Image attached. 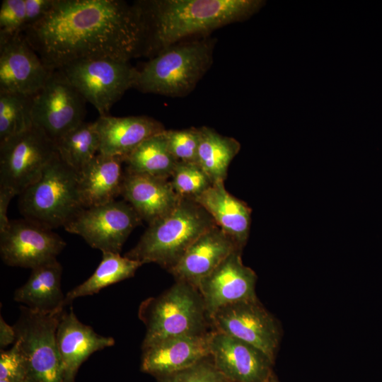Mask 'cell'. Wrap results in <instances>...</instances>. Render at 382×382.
I'll return each instance as SVG.
<instances>
[{
    "label": "cell",
    "instance_id": "obj_1",
    "mask_svg": "<svg viewBox=\"0 0 382 382\" xmlns=\"http://www.w3.org/2000/svg\"><path fill=\"white\" fill-rule=\"evenodd\" d=\"M22 34L51 71L84 59L129 61L143 54L145 37L139 4L120 0H55Z\"/></svg>",
    "mask_w": 382,
    "mask_h": 382
},
{
    "label": "cell",
    "instance_id": "obj_2",
    "mask_svg": "<svg viewBox=\"0 0 382 382\" xmlns=\"http://www.w3.org/2000/svg\"><path fill=\"white\" fill-rule=\"evenodd\" d=\"M262 0H154L139 1L144 23V54L155 56L183 39L248 19Z\"/></svg>",
    "mask_w": 382,
    "mask_h": 382
},
{
    "label": "cell",
    "instance_id": "obj_3",
    "mask_svg": "<svg viewBox=\"0 0 382 382\" xmlns=\"http://www.w3.org/2000/svg\"><path fill=\"white\" fill-rule=\"evenodd\" d=\"M215 225L195 199L180 197L172 212L149 224L137 244L124 256L142 265L156 263L168 271L202 234Z\"/></svg>",
    "mask_w": 382,
    "mask_h": 382
},
{
    "label": "cell",
    "instance_id": "obj_4",
    "mask_svg": "<svg viewBox=\"0 0 382 382\" xmlns=\"http://www.w3.org/2000/svg\"><path fill=\"white\" fill-rule=\"evenodd\" d=\"M214 42L203 39L173 45L139 70L134 88L143 93L184 96L190 93L213 62Z\"/></svg>",
    "mask_w": 382,
    "mask_h": 382
},
{
    "label": "cell",
    "instance_id": "obj_5",
    "mask_svg": "<svg viewBox=\"0 0 382 382\" xmlns=\"http://www.w3.org/2000/svg\"><path fill=\"white\" fill-rule=\"evenodd\" d=\"M18 209L24 219L46 228L64 226L84 209L79 173L56 152L40 178L19 195Z\"/></svg>",
    "mask_w": 382,
    "mask_h": 382
},
{
    "label": "cell",
    "instance_id": "obj_6",
    "mask_svg": "<svg viewBox=\"0 0 382 382\" xmlns=\"http://www.w3.org/2000/svg\"><path fill=\"white\" fill-rule=\"evenodd\" d=\"M139 318L146 328L142 349L169 337L207 333L212 325L199 290L183 281L144 300Z\"/></svg>",
    "mask_w": 382,
    "mask_h": 382
},
{
    "label": "cell",
    "instance_id": "obj_7",
    "mask_svg": "<svg viewBox=\"0 0 382 382\" xmlns=\"http://www.w3.org/2000/svg\"><path fill=\"white\" fill-rule=\"evenodd\" d=\"M62 312L43 313L20 306L19 317L13 326L24 363L23 382H64L56 342Z\"/></svg>",
    "mask_w": 382,
    "mask_h": 382
},
{
    "label": "cell",
    "instance_id": "obj_8",
    "mask_svg": "<svg viewBox=\"0 0 382 382\" xmlns=\"http://www.w3.org/2000/svg\"><path fill=\"white\" fill-rule=\"evenodd\" d=\"M58 70L100 116L108 115L123 94L134 88L139 74L128 60L112 58L79 59Z\"/></svg>",
    "mask_w": 382,
    "mask_h": 382
},
{
    "label": "cell",
    "instance_id": "obj_9",
    "mask_svg": "<svg viewBox=\"0 0 382 382\" xmlns=\"http://www.w3.org/2000/svg\"><path fill=\"white\" fill-rule=\"evenodd\" d=\"M56 152L54 142L34 125L0 143V186L19 195L40 178Z\"/></svg>",
    "mask_w": 382,
    "mask_h": 382
},
{
    "label": "cell",
    "instance_id": "obj_10",
    "mask_svg": "<svg viewBox=\"0 0 382 382\" xmlns=\"http://www.w3.org/2000/svg\"><path fill=\"white\" fill-rule=\"evenodd\" d=\"M141 221L125 200H113L83 209L64 228L102 253H120L126 240Z\"/></svg>",
    "mask_w": 382,
    "mask_h": 382
},
{
    "label": "cell",
    "instance_id": "obj_11",
    "mask_svg": "<svg viewBox=\"0 0 382 382\" xmlns=\"http://www.w3.org/2000/svg\"><path fill=\"white\" fill-rule=\"evenodd\" d=\"M86 101L59 70L33 97V124L55 142L84 122Z\"/></svg>",
    "mask_w": 382,
    "mask_h": 382
},
{
    "label": "cell",
    "instance_id": "obj_12",
    "mask_svg": "<svg viewBox=\"0 0 382 382\" xmlns=\"http://www.w3.org/2000/svg\"><path fill=\"white\" fill-rule=\"evenodd\" d=\"M210 320L214 330L258 348L274 361L280 340L279 328L257 298L224 306Z\"/></svg>",
    "mask_w": 382,
    "mask_h": 382
},
{
    "label": "cell",
    "instance_id": "obj_13",
    "mask_svg": "<svg viewBox=\"0 0 382 382\" xmlns=\"http://www.w3.org/2000/svg\"><path fill=\"white\" fill-rule=\"evenodd\" d=\"M66 242L52 229L26 219L10 220L0 233V255L8 266L33 269L57 259Z\"/></svg>",
    "mask_w": 382,
    "mask_h": 382
},
{
    "label": "cell",
    "instance_id": "obj_14",
    "mask_svg": "<svg viewBox=\"0 0 382 382\" xmlns=\"http://www.w3.org/2000/svg\"><path fill=\"white\" fill-rule=\"evenodd\" d=\"M51 72L22 33L0 37V92L34 96Z\"/></svg>",
    "mask_w": 382,
    "mask_h": 382
},
{
    "label": "cell",
    "instance_id": "obj_15",
    "mask_svg": "<svg viewBox=\"0 0 382 382\" xmlns=\"http://www.w3.org/2000/svg\"><path fill=\"white\" fill-rule=\"evenodd\" d=\"M210 357L228 382H272V361L258 348L213 330Z\"/></svg>",
    "mask_w": 382,
    "mask_h": 382
},
{
    "label": "cell",
    "instance_id": "obj_16",
    "mask_svg": "<svg viewBox=\"0 0 382 382\" xmlns=\"http://www.w3.org/2000/svg\"><path fill=\"white\" fill-rule=\"evenodd\" d=\"M241 251L231 253L198 286L209 318L224 306L257 298V275L243 263Z\"/></svg>",
    "mask_w": 382,
    "mask_h": 382
},
{
    "label": "cell",
    "instance_id": "obj_17",
    "mask_svg": "<svg viewBox=\"0 0 382 382\" xmlns=\"http://www.w3.org/2000/svg\"><path fill=\"white\" fill-rule=\"evenodd\" d=\"M211 332L169 337L142 349L141 370L157 378L210 357Z\"/></svg>",
    "mask_w": 382,
    "mask_h": 382
},
{
    "label": "cell",
    "instance_id": "obj_18",
    "mask_svg": "<svg viewBox=\"0 0 382 382\" xmlns=\"http://www.w3.org/2000/svg\"><path fill=\"white\" fill-rule=\"evenodd\" d=\"M56 342L64 382H74L80 366L94 352L114 345L111 337L98 334L81 323L72 307L62 311L57 331Z\"/></svg>",
    "mask_w": 382,
    "mask_h": 382
},
{
    "label": "cell",
    "instance_id": "obj_19",
    "mask_svg": "<svg viewBox=\"0 0 382 382\" xmlns=\"http://www.w3.org/2000/svg\"><path fill=\"white\" fill-rule=\"evenodd\" d=\"M237 249L241 250L215 225L202 234L168 272L177 281L187 282L197 289L201 280Z\"/></svg>",
    "mask_w": 382,
    "mask_h": 382
},
{
    "label": "cell",
    "instance_id": "obj_20",
    "mask_svg": "<svg viewBox=\"0 0 382 382\" xmlns=\"http://www.w3.org/2000/svg\"><path fill=\"white\" fill-rule=\"evenodd\" d=\"M120 195L149 224L172 212L181 197L167 178L126 170Z\"/></svg>",
    "mask_w": 382,
    "mask_h": 382
},
{
    "label": "cell",
    "instance_id": "obj_21",
    "mask_svg": "<svg viewBox=\"0 0 382 382\" xmlns=\"http://www.w3.org/2000/svg\"><path fill=\"white\" fill-rule=\"evenodd\" d=\"M100 139L99 153L124 158L146 139L166 130L147 116H99L95 121Z\"/></svg>",
    "mask_w": 382,
    "mask_h": 382
},
{
    "label": "cell",
    "instance_id": "obj_22",
    "mask_svg": "<svg viewBox=\"0 0 382 382\" xmlns=\"http://www.w3.org/2000/svg\"><path fill=\"white\" fill-rule=\"evenodd\" d=\"M195 200L242 250L248 241L251 224L252 210L248 204L228 193L224 181L214 183Z\"/></svg>",
    "mask_w": 382,
    "mask_h": 382
},
{
    "label": "cell",
    "instance_id": "obj_23",
    "mask_svg": "<svg viewBox=\"0 0 382 382\" xmlns=\"http://www.w3.org/2000/svg\"><path fill=\"white\" fill-rule=\"evenodd\" d=\"M123 158L98 153L80 172L79 189L84 208L101 205L121 195Z\"/></svg>",
    "mask_w": 382,
    "mask_h": 382
},
{
    "label": "cell",
    "instance_id": "obj_24",
    "mask_svg": "<svg viewBox=\"0 0 382 382\" xmlns=\"http://www.w3.org/2000/svg\"><path fill=\"white\" fill-rule=\"evenodd\" d=\"M62 273V267L57 259L32 269L27 282L15 291L13 300L43 313L63 311L65 296L61 287Z\"/></svg>",
    "mask_w": 382,
    "mask_h": 382
},
{
    "label": "cell",
    "instance_id": "obj_25",
    "mask_svg": "<svg viewBox=\"0 0 382 382\" xmlns=\"http://www.w3.org/2000/svg\"><path fill=\"white\" fill-rule=\"evenodd\" d=\"M199 131L197 163L212 183L224 181L231 162L241 149V144L208 127H201Z\"/></svg>",
    "mask_w": 382,
    "mask_h": 382
},
{
    "label": "cell",
    "instance_id": "obj_26",
    "mask_svg": "<svg viewBox=\"0 0 382 382\" xmlns=\"http://www.w3.org/2000/svg\"><path fill=\"white\" fill-rule=\"evenodd\" d=\"M141 265L120 253H103L102 260L93 274L66 293L64 306L77 298L93 295L103 288L133 277Z\"/></svg>",
    "mask_w": 382,
    "mask_h": 382
},
{
    "label": "cell",
    "instance_id": "obj_27",
    "mask_svg": "<svg viewBox=\"0 0 382 382\" xmlns=\"http://www.w3.org/2000/svg\"><path fill=\"white\" fill-rule=\"evenodd\" d=\"M164 132L146 139L123 158L126 171L171 177L178 161L168 149Z\"/></svg>",
    "mask_w": 382,
    "mask_h": 382
},
{
    "label": "cell",
    "instance_id": "obj_28",
    "mask_svg": "<svg viewBox=\"0 0 382 382\" xmlns=\"http://www.w3.org/2000/svg\"><path fill=\"white\" fill-rule=\"evenodd\" d=\"M62 159L80 172L98 153L99 134L96 122H83L55 142Z\"/></svg>",
    "mask_w": 382,
    "mask_h": 382
},
{
    "label": "cell",
    "instance_id": "obj_29",
    "mask_svg": "<svg viewBox=\"0 0 382 382\" xmlns=\"http://www.w3.org/2000/svg\"><path fill=\"white\" fill-rule=\"evenodd\" d=\"M33 97L0 92V143L33 125L31 115Z\"/></svg>",
    "mask_w": 382,
    "mask_h": 382
},
{
    "label": "cell",
    "instance_id": "obj_30",
    "mask_svg": "<svg viewBox=\"0 0 382 382\" xmlns=\"http://www.w3.org/2000/svg\"><path fill=\"white\" fill-rule=\"evenodd\" d=\"M170 178L175 192L181 197L195 199L213 184L196 163L178 162Z\"/></svg>",
    "mask_w": 382,
    "mask_h": 382
},
{
    "label": "cell",
    "instance_id": "obj_31",
    "mask_svg": "<svg viewBox=\"0 0 382 382\" xmlns=\"http://www.w3.org/2000/svg\"><path fill=\"white\" fill-rule=\"evenodd\" d=\"M168 149L178 162L196 163L200 142L199 128L166 129Z\"/></svg>",
    "mask_w": 382,
    "mask_h": 382
},
{
    "label": "cell",
    "instance_id": "obj_32",
    "mask_svg": "<svg viewBox=\"0 0 382 382\" xmlns=\"http://www.w3.org/2000/svg\"><path fill=\"white\" fill-rule=\"evenodd\" d=\"M209 358L186 369L156 378L158 382H228Z\"/></svg>",
    "mask_w": 382,
    "mask_h": 382
},
{
    "label": "cell",
    "instance_id": "obj_33",
    "mask_svg": "<svg viewBox=\"0 0 382 382\" xmlns=\"http://www.w3.org/2000/svg\"><path fill=\"white\" fill-rule=\"evenodd\" d=\"M25 23V0H4L0 8V37L21 33Z\"/></svg>",
    "mask_w": 382,
    "mask_h": 382
},
{
    "label": "cell",
    "instance_id": "obj_34",
    "mask_svg": "<svg viewBox=\"0 0 382 382\" xmlns=\"http://www.w3.org/2000/svg\"><path fill=\"white\" fill-rule=\"evenodd\" d=\"M25 368L18 345L14 342L11 348L1 350L0 354V380L9 382H23Z\"/></svg>",
    "mask_w": 382,
    "mask_h": 382
},
{
    "label": "cell",
    "instance_id": "obj_35",
    "mask_svg": "<svg viewBox=\"0 0 382 382\" xmlns=\"http://www.w3.org/2000/svg\"><path fill=\"white\" fill-rule=\"evenodd\" d=\"M54 1L25 0V23L23 31L42 20L51 10Z\"/></svg>",
    "mask_w": 382,
    "mask_h": 382
},
{
    "label": "cell",
    "instance_id": "obj_36",
    "mask_svg": "<svg viewBox=\"0 0 382 382\" xmlns=\"http://www.w3.org/2000/svg\"><path fill=\"white\" fill-rule=\"evenodd\" d=\"M16 194L9 187L0 186V233L8 227L10 220L7 216V211L11 199Z\"/></svg>",
    "mask_w": 382,
    "mask_h": 382
},
{
    "label": "cell",
    "instance_id": "obj_37",
    "mask_svg": "<svg viewBox=\"0 0 382 382\" xmlns=\"http://www.w3.org/2000/svg\"><path fill=\"white\" fill-rule=\"evenodd\" d=\"M16 333L13 326L6 323L3 317H0V347L1 349L9 345L14 344Z\"/></svg>",
    "mask_w": 382,
    "mask_h": 382
},
{
    "label": "cell",
    "instance_id": "obj_38",
    "mask_svg": "<svg viewBox=\"0 0 382 382\" xmlns=\"http://www.w3.org/2000/svg\"><path fill=\"white\" fill-rule=\"evenodd\" d=\"M272 382H277V380L275 379V378L274 377Z\"/></svg>",
    "mask_w": 382,
    "mask_h": 382
},
{
    "label": "cell",
    "instance_id": "obj_39",
    "mask_svg": "<svg viewBox=\"0 0 382 382\" xmlns=\"http://www.w3.org/2000/svg\"><path fill=\"white\" fill-rule=\"evenodd\" d=\"M0 382H9V381H5V380H0Z\"/></svg>",
    "mask_w": 382,
    "mask_h": 382
}]
</instances>
